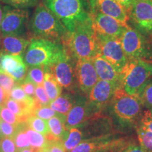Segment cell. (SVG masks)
<instances>
[{
  "mask_svg": "<svg viewBox=\"0 0 152 152\" xmlns=\"http://www.w3.org/2000/svg\"><path fill=\"white\" fill-rule=\"evenodd\" d=\"M100 112V110L92 105L86 99L77 96L73 108L66 115V129L69 130L73 128H79Z\"/></svg>",
  "mask_w": 152,
  "mask_h": 152,
  "instance_id": "7c38bea8",
  "label": "cell"
},
{
  "mask_svg": "<svg viewBox=\"0 0 152 152\" xmlns=\"http://www.w3.org/2000/svg\"><path fill=\"white\" fill-rule=\"evenodd\" d=\"M0 28L2 37L8 35H22L26 30L29 18V11L24 9L13 8L5 6Z\"/></svg>",
  "mask_w": 152,
  "mask_h": 152,
  "instance_id": "9c48e42d",
  "label": "cell"
},
{
  "mask_svg": "<svg viewBox=\"0 0 152 152\" xmlns=\"http://www.w3.org/2000/svg\"><path fill=\"white\" fill-rule=\"evenodd\" d=\"M142 106L140 98L127 94L122 86L116 89L113 100L109 105L113 121L123 129L130 128L136 123L137 125L142 118Z\"/></svg>",
  "mask_w": 152,
  "mask_h": 152,
  "instance_id": "7a4b0ae2",
  "label": "cell"
},
{
  "mask_svg": "<svg viewBox=\"0 0 152 152\" xmlns=\"http://www.w3.org/2000/svg\"><path fill=\"white\" fill-rule=\"evenodd\" d=\"M137 126L140 127L144 130L152 132V118L149 116L145 112L139 121Z\"/></svg>",
  "mask_w": 152,
  "mask_h": 152,
  "instance_id": "ab89813d",
  "label": "cell"
},
{
  "mask_svg": "<svg viewBox=\"0 0 152 152\" xmlns=\"http://www.w3.org/2000/svg\"><path fill=\"white\" fill-rule=\"evenodd\" d=\"M120 40L128 61L145 60L152 57V52L147 39L138 30L128 26Z\"/></svg>",
  "mask_w": 152,
  "mask_h": 152,
  "instance_id": "ba28073f",
  "label": "cell"
},
{
  "mask_svg": "<svg viewBox=\"0 0 152 152\" xmlns=\"http://www.w3.org/2000/svg\"><path fill=\"white\" fill-rule=\"evenodd\" d=\"M123 139L120 138L114 133L85 140L80 142L71 152H96L110 148L121 142Z\"/></svg>",
  "mask_w": 152,
  "mask_h": 152,
  "instance_id": "e0dca14e",
  "label": "cell"
},
{
  "mask_svg": "<svg viewBox=\"0 0 152 152\" xmlns=\"http://www.w3.org/2000/svg\"><path fill=\"white\" fill-rule=\"evenodd\" d=\"M39 152H50L49 149L48 144H47V147H45V148H42V149H39Z\"/></svg>",
  "mask_w": 152,
  "mask_h": 152,
  "instance_id": "7dc6e473",
  "label": "cell"
},
{
  "mask_svg": "<svg viewBox=\"0 0 152 152\" xmlns=\"http://www.w3.org/2000/svg\"><path fill=\"white\" fill-rule=\"evenodd\" d=\"M68 32L90 18L85 0H42Z\"/></svg>",
  "mask_w": 152,
  "mask_h": 152,
  "instance_id": "277c9868",
  "label": "cell"
},
{
  "mask_svg": "<svg viewBox=\"0 0 152 152\" xmlns=\"http://www.w3.org/2000/svg\"><path fill=\"white\" fill-rule=\"evenodd\" d=\"M128 14L137 30L152 36V1L133 0Z\"/></svg>",
  "mask_w": 152,
  "mask_h": 152,
  "instance_id": "30bf717a",
  "label": "cell"
},
{
  "mask_svg": "<svg viewBox=\"0 0 152 152\" xmlns=\"http://www.w3.org/2000/svg\"><path fill=\"white\" fill-rule=\"evenodd\" d=\"M0 119L6 123L16 125V126L22 122L16 115H15L11 110L6 107L4 105L0 106Z\"/></svg>",
  "mask_w": 152,
  "mask_h": 152,
  "instance_id": "d6a6232c",
  "label": "cell"
},
{
  "mask_svg": "<svg viewBox=\"0 0 152 152\" xmlns=\"http://www.w3.org/2000/svg\"><path fill=\"white\" fill-rule=\"evenodd\" d=\"M66 52L62 43L33 38L25 54V62L29 66L51 67Z\"/></svg>",
  "mask_w": 152,
  "mask_h": 152,
  "instance_id": "5b68a950",
  "label": "cell"
},
{
  "mask_svg": "<svg viewBox=\"0 0 152 152\" xmlns=\"http://www.w3.org/2000/svg\"><path fill=\"white\" fill-rule=\"evenodd\" d=\"M16 85V82L10 75L7 73H0V86L8 94Z\"/></svg>",
  "mask_w": 152,
  "mask_h": 152,
  "instance_id": "8d00e7d4",
  "label": "cell"
},
{
  "mask_svg": "<svg viewBox=\"0 0 152 152\" xmlns=\"http://www.w3.org/2000/svg\"><path fill=\"white\" fill-rule=\"evenodd\" d=\"M26 127H27V125H26V122H21L19 123L17 125L16 132L12 138L18 151L31 147L26 132Z\"/></svg>",
  "mask_w": 152,
  "mask_h": 152,
  "instance_id": "d4e9b609",
  "label": "cell"
},
{
  "mask_svg": "<svg viewBox=\"0 0 152 152\" xmlns=\"http://www.w3.org/2000/svg\"><path fill=\"white\" fill-rule=\"evenodd\" d=\"M121 152H146L140 145L136 144H127Z\"/></svg>",
  "mask_w": 152,
  "mask_h": 152,
  "instance_id": "b9f144b4",
  "label": "cell"
},
{
  "mask_svg": "<svg viewBox=\"0 0 152 152\" xmlns=\"http://www.w3.org/2000/svg\"><path fill=\"white\" fill-rule=\"evenodd\" d=\"M146 113H147L149 116L152 118V109L148 110L147 111H146Z\"/></svg>",
  "mask_w": 152,
  "mask_h": 152,
  "instance_id": "c3c4849f",
  "label": "cell"
},
{
  "mask_svg": "<svg viewBox=\"0 0 152 152\" xmlns=\"http://www.w3.org/2000/svg\"><path fill=\"white\" fill-rule=\"evenodd\" d=\"M60 114L53 110L49 106H42L40 104H39L33 111V115L45 121H48L53 117L58 116Z\"/></svg>",
  "mask_w": 152,
  "mask_h": 152,
  "instance_id": "1f68e13d",
  "label": "cell"
},
{
  "mask_svg": "<svg viewBox=\"0 0 152 152\" xmlns=\"http://www.w3.org/2000/svg\"><path fill=\"white\" fill-rule=\"evenodd\" d=\"M28 140H29L30 147L35 149H42L47 147L48 144V140L46 136L32 130L27 126L26 129Z\"/></svg>",
  "mask_w": 152,
  "mask_h": 152,
  "instance_id": "4316f807",
  "label": "cell"
},
{
  "mask_svg": "<svg viewBox=\"0 0 152 152\" xmlns=\"http://www.w3.org/2000/svg\"><path fill=\"white\" fill-rule=\"evenodd\" d=\"M0 138H1V132H0Z\"/></svg>",
  "mask_w": 152,
  "mask_h": 152,
  "instance_id": "681fc988",
  "label": "cell"
},
{
  "mask_svg": "<svg viewBox=\"0 0 152 152\" xmlns=\"http://www.w3.org/2000/svg\"><path fill=\"white\" fill-rule=\"evenodd\" d=\"M17 130V126L12 124L6 123L0 119V132H1V138L9 137L13 138ZM0 138V139H1Z\"/></svg>",
  "mask_w": 152,
  "mask_h": 152,
  "instance_id": "e575fe53",
  "label": "cell"
},
{
  "mask_svg": "<svg viewBox=\"0 0 152 152\" xmlns=\"http://www.w3.org/2000/svg\"><path fill=\"white\" fill-rule=\"evenodd\" d=\"M9 98L18 101V102H26L28 104H33L36 102V99L28 96L19 84H17L16 86L13 87L12 90L9 93Z\"/></svg>",
  "mask_w": 152,
  "mask_h": 152,
  "instance_id": "4dcf8cb0",
  "label": "cell"
},
{
  "mask_svg": "<svg viewBox=\"0 0 152 152\" xmlns=\"http://www.w3.org/2000/svg\"><path fill=\"white\" fill-rule=\"evenodd\" d=\"M28 128L36 132L47 135L49 133V128L47 121L39 118L35 115H30L25 121Z\"/></svg>",
  "mask_w": 152,
  "mask_h": 152,
  "instance_id": "83f0119b",
  "label": "cell"
},
{
  "mask_svg": "<svg viewBox=\"0 0 152 152\" xmlns=\"http://www.w3.org/2000/svg\"><path fill=\"white\" fill-rule=\"evenodd\" d=\"M97 35L99 54L109 63L118 73L121 74L128 63L119 38Z\"/></svg>",
  "mask_w": 152,
  "mask_h": 152,
  "instance_id": "52a82bcc",
  "label": "cell"
},
{
  "mask_svg": "<svg viewBox=\"0 0 152 152\" xmlns=\"http://www.w3.org/2000/svg\"><path fill=\"white\" fill-rule=\"evenodd\" d=\"M46 68L43 66H30L28 68L27 75L25 80L32 82L35 85H43Z\"/></svg>",
  "mask_w": 152,
  "mask_h": 152,
  "instance_id": "484cf974",
  "label": "cell"
},
{
  "mask_svg": "<svg viewBox=\"0 0 152 152\" xmlns=\"http://www.w3.org/2000/svg\"><path fill=\"white\" fill-rule=\"evenodd\" d=\"M83 132L78 128H73L68 130L67 137L63 142L66 152H71L83 142Z\"/></svg>",
  "mask_w": 152,
  "mask_h": 152,
  "instance_id": "cb8c5ba5",
  "label": "cell"
},
{
  "mask_svg": "<svg viewBox=\"0 0 152 152\" xmlns=\"http://www.w3.org/2000/svg\"><path fill=\"white\" fill-rule=\"evenodd\" d=\"M3 16H4V8H2V7H1V5H0V28H1V22H2Z\"/></svg>",
  "mask_w": 152,
  "mask_h": 152,
  "instance_id": "bcb514c9",
  "label": "cell"
},
{
  "mask_svg": "<svg viewBox=\"0 0 152 152\" xmlns=\"http://www.w3.org/2000/svg\"><path fill=\"white\" fill-rule=\"evenodd\" d=\"M26 64L21 55H13L5 52H0V73L10 76L20 66Z\"/></svg>",
  "mask_w": 152,
  "mask_h": 152,
  "instance_id": "44dd1931",
  "label": "cell"
},
{
  "mask_svg": "<svg viewBox=\"0 0 152 152\" xmlns=\"http://www.w3.org/2000/svg\"><path fill=\"white\" fill-rule=\"evenodd\" d=\"M71 57L66 49V52L59 59L49 68L61 86L69 90H73L77 85L75 76V65H74Z\"/></svg>",
  "mask_w": 152,
  "mask_h": 152,
  "instance_id": "8fae6325",
  "label": "cell"
},
{
  "mask_svg": "<svg viewBox=\"0 0 152 152\" xmlns=\"http://www.w3.org/2000/svg\"><path fill=\"white\" fill-rule=\"evenodd\" d=\"M9 98V94L0 86V106L4 105L7 99Z\"/></svg>",
  "mask_w": 152,
  "mask_h": 152,
  "instance_id": "7bdbcfd3",
  "label": "cell"
},
{
  "mask_svg": "<svg viewBox=\"0 0 152 152\" xmlns=\"http://www.w3.org/2000/svg\"><path fill=\"white\" fill-rule=\"evenodd\" d=\"M116 1L118 3L121 4L126 9V11H128L129 10V9H130L131 4H132L133 0H116Z\"/></svg>",
  "mask_w": 152,
  "mask_h": 152,
  "instance_id": "ee69618b",
  "label": "cell"
},
{
  "mask_svg": "<svg viewBox=\"0 0 152 152\" xmlns=\"http://www.w3.org/2000/svg\"><path fill=\"white\" fill-rule=\"evenodd\" d=\"M143 106L148 110L152 109V80H149L137 95Z\"/></svg>",
  "mask_w": 152,
  "mask_h": 152,
  "instance_id": "f1b7e54d",
  "label": "cell"
},
{
  "mask_svg": "<svg viewBox=\"0 0 152 152\" xmlns=\"http://www.w3.org/2000/svg\"><path fill=\"white\" fill-rule=\"evenodd\" d=\"M75 101L76 98L74 97L73 94L65 93L61 94L58 98L51 102L49 106L57 113L66 115L73 108Z\"/></svg>",
  "mask_w": 152,
  "mask_h": 152,
  "instance_id": "603a6c76",
  "label": "cell"
},
{
  "mask_svg": "<svg viewBox=\"0 0 152 152\" xmlns=\"http://www.w3.org/2000/svg\"><path fill=\"white\" fill-rule=\"evenodd\" d=\"M99 79L111 82L121 85V75L118 73L109 62L106 61L99 54L92 58Z\"/></svg>",
  "mask_w": 152,
  "mask_h": 152,
  "instance_id": "ac0fdd59",
  "label": "cell"
},
{
  "mask_svg": "<svg viewBox=\"0 0 152 152\" xmlns=\"http://www.w3.org/2000/svg\"><path fill=\"white\" fill-rule=\"evenodd\" d=\"M47 140H48V147L50 152H66L61 140H54V139Z\"/></svg>",
  "mask_w": 152,
  "mask_h": 152,
  "instance_id": "f35d334b",
  "label": "cell"
},
{
  "mask_svg": "<svg viewBox=\"0 0 152 152\" xmlns=\"http://www.w3.org/2000/svg\"><path fill=\"white\" fill-rule=\"evenodd\" d=\"M0 152H19L12 138L0 139Z\"/></svg>",
  "mask_w": 152,
  "mask_h": 152,
  "instance_id": "74e56055",
  "label": "cell"
},
{
  "mask_svg": "<svg viewBox=\"0 0 152 152\" xmlns=\"http://www.w3.org/2000/svg\"><path fill=\"white\" fill-rule=\"evenodd\" d=\"M19 85H20V87H22L23 90H24V92H26V94L28 96H31V97H35V89L37 85H35L32 82L26 80H24V81L22 82Z\"/></svg>",
  "mask_w": 152,
  "mask_h": 152,
  "instance_id": "60d3db41",
  "label": "cell"
},
{
  "mask_svg": "<svg viewBox=\"0 0 152 152\" xmlns=\"http://www.w3.org/2000/svg\"><path fill=\"white\" fill-rule=\"evenodd\" d=\"M34 38L62 43L68 30L54 14L42 3L39 4L29 23Z\"/></svg>",
  "mask_w": 152,
  "mask_h": 152,
  "instance_id": "3957f363",
  "label": "cell"
},
{
  "mask_svg": "<svg viewBox=\"0 0 152 152\" xmlns=\"http://www.w3.org/2000/svg\"><path fill=\"white\" fill-rule=\"evenodd\" d=\"M75 76L77 84L80 90L87 95L99 80L92 59H77L75 63Z\"/></svg>",
  "mask_w": 152,
  "mask_h": 152,
  "instance_id": "9a60e30c",
  "label": "cell"
},
{
  "mask_svg": "<svg viewBox=\"0 0 152 152\" xmlns=\"http://www.w3.org/2000/svg\"><path fill=\"white\" fill-rule=\"evenodd\" d=\"M121 75V85L125 92L137 96L142 87L152 77V64L142 59L128 61Z\"/></svg>",
  "mask_w": 152,
  "mask_h": 152,
  "instance_id": "8992f818",
  "label": "cell"
},
{
  "mask_svg": "<svg viewBox=\"0 0 152 152\" xmlns=\"http://www.w3.org/2000/svg\"><path fill=\"white\" fill-rule=\"evenodd\" d=\"M35 98L42 106H49L50 105V100H49L48 95H47L45 88L42 85H37L35 89Z\"/></svg>",
  "mask_w": 152,
  "mask_h": 152,
  "instance_id": "d590c367",
  "label": "cell"
},
{
  "mask_svg": "<svg viewBox=\"0 0 152 152\" xmlns=\"http://www.w3.org/2000/svg\"><path fill=\"white\" fill-rule=\"evenodd\" d=\"M19 152H39V149H35V148L30 147V148H27V149H23Z\"/></svg>",
  "mask_w": 152,
  "mask_h": 152,
  "instance_id": "f6af8a7d",
  "label": "cell"
},
{
  "mask_svg": "<svg viewBox=\"0 0 152 152\" xmlns=\"http://www.w3.org/2000/svg\"><path fill=\"white\" fill-rule=\"evenodd\" d=\"M90 12H99L127 24L128 11L116 0H90Z\"/></svg>",
  "mask_w": 152,
  "mask_h": 152,
  "instance_id": "2e32d148",
  "label": "cell"
},
{
  "mask_svg": "<svg viewBox=\"0 0 152 152\" xmlns=\"http://www.w3.org/2000/svg\"><path fill=\"white\" fill-rule=\"evenodd\" d=\"M30 41L22 35H8L2 37L1 45L4 52L13 55L24 54L29 46Z\"/></svg>",
  "mask_w": 152,
  "mask_h": 152,
  "instance_id": "d6986e66",
  "label": "cell"
},
{
  "mask_svg": "<svg viewBox=\"0 0 152 152\" xmlns=\"http://www.w3.org/2000/svg\"><path fill=\"white\" fill-rule=\"evenodd\" d=\"M66 115L60 114L58 116L53 117L47 121L49 128V133L47 134V140H58L62 142L66 138L68 134V130L66 129L65 123Z\"/></svg>",
  "mask_w": 152,
  "mask_h": 152,
  "instance_id": "ffe728a7",
  "label": "cell"
},
{
  "mask_svg": "<svg viewBox=\"0 0 152 152\" xmlns=\"http://www.w3.org/2000/svg\"><path fill=\"white\" fill-rule=\"evenodd\" d=\"M93 27L96 34L121 38L128 28L126 24L99 12H90Z\"/></svg>",
  "mask_w": 152,
  "mask_h": 152,
  "instance_id": "4fadbf2b",
  "label": "cell"
},
{
  "mask_svg": "<svg viewBox=\"0 0 152 152\" xmlns=\"http://www.w3.org/2000/svg\"><path fill=\"white\" fill-rule=\"evenodd\" d=\"M138 140L140 146L146 152H152V132L136 126Z\"/></svg>",
  "mask_w": 152,
  "mask_h": 152,
  "instance_id": "f546056e",
  "label": "cell"
},
{
  "mask_svg": "<svg viewBox=\"0 0 152 152\" xmlns=\"http://www.w3.org/2000/svg\"><path fill=\"white\" fill-rule=\"evenodd\" d=\"M62 44L68 54L76 59H92L98 55L97 35L91 17L77 25L73 31L68 32Z\"/></svg>",
  "mask_w": 152,
  "mask_h": 152,
  "instance_id": "6da1fadb",
  "label": "cell"
},
{
  "mask_svg": "<svg viewBox=\"0 0 152 152\" xmlns=\"http://www.w3.org/2000/svg\"><path fill=\"white\" fill-rule=\"evenodd\" d=\"M150 1H152V0H150Z\"/></svg>",
  "mask_w": 152,
  "mask_h": 152,
  "instance_id": "f907efd6",
  "label": "cell"
},
{
  "mask_svg": "<svg viewBox=\"0 0 152 152\" xmlns=\"http://www.w3.org/2000/svg\"><path fill=\"white\" fill-rule=\"evenodd\" d=\"M43 85L51 102L54 101L61 94L62 87L56 80V77L49 70V67L46 68Z\"/></svg>",
  "mask_w": 152,
  "mask_h": 152,
  "instance_id": "7402d4cb",
  "label": "cell"
},
{
  "mask_svg": "<svg viewBox=\"0 0 152 152\" xmlns=\"http://www.w3.org/2000/svg\"><path fill=\"white\" fill-rule=\"evenodd\" d=\"M118 84L111 82L99 80L88 94V102L102 111L104 108L111 104Z\"/></svg>",
  "mask_w": 152,
  "mask_h": 152,
  "instance_id": "5bb4252c",
  "label": "cell"
},
{
  "mask_svg": "<svg viewBox=\"0 0 152 152\" xmlns=\"http://www.w3.org/2000/svg\"><path fill=\"white\" fill-rule=\"evenodd\" d=\"M6 4L18 9L33 7L37 4L38 0H0Z\"/></svg>",
  "mask_w": 152,
  "mask_h": 152,
  "instance_id": "836d02e7",
  "label": "cell"
}]
</instances>
